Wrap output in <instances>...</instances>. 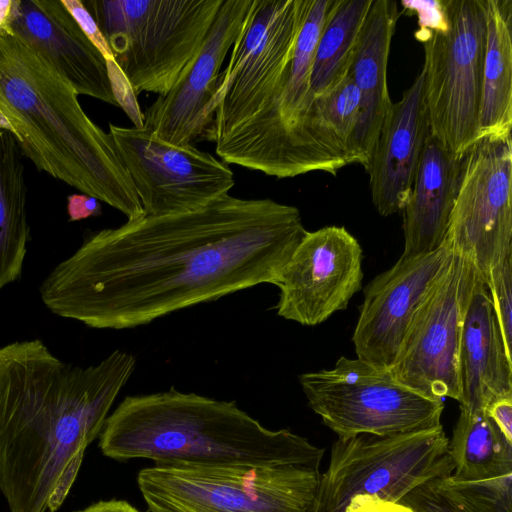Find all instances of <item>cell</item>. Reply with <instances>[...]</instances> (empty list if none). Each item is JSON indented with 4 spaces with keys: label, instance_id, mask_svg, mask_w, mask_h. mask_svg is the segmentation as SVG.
<instances>
[{
    "label": "cell",
    "instance_id": "obj_1",
    "mask_svg": "<svg viewBox=\"0 0 512 512\" xmlns=\"http://www.w3.org/2000/svg\"><path fill=\"white\" fill-rule=\"evenodd\" d=\"M306 233L295 206L226 194L88 235L46 276L40 297L53 314L91 328H135L274 284Z\"/></svg>",
    "mask_w": 512,
    "mask_h": 512
},
{
    "label": "cell",
    "instance_id": "obj_2",
    "mask_svg": "<svg viewBox=\"0 0 512 512\" xmlns=\"http://www.w3.org/2000/svg\"><path fill=\"white\" fill-rule=\"evenodd\" d=\"M136 367L114 350L73 366L39 339L0 347V491L9 512H55Z\"/></svg>",
    "mask_w": 512,
    "mask_h": 512
},
{
    "label": "cell",
    "instance_id": "obj_3",
    "mask_svg": "<svg viewBox=\"0 0 512 512\" xmlns=\"http://www.w3.org/2000/svg\"><path fill=\"white\" fill-rule=\"evenodd\" d=\"M0 129L36 168L123 213L144 210L110 133L84 112L78 94L8 23L0 28Z\"/></svg>",
    "mask_w": 512,
    "mask_h": 512
},
{
    "label": "cell",
    "instance_id": "obj_4",
    "mask_svg": "<svg viewBox=\"0 0 512 512\" xmlns=\"http://www.w3.org/2000/svg\"><path fill=\"white\" fill-rule=\"evenodd\" d=\"M116 461L161 467H254L321 463L324 449L288 429L264 427L234 401L167 391L127 396L99 435Z\"/></svg>",
    "mask_w": 512,
    "mask_h": 512
},
{
    "label": "cell",
    "instance_id": "obj_5",
    "mask_svg": "<svg viewBox=\"0 0 512 512\" xmlns=\"http://www.w3.org/2000/svg\"><path fill=\"white\" fill-rule=\"evenodd\" d=\"M223 0H90L136 96L167 94L200 52Z\"/></svg>",
    "mask_w": 512,
    "mask_h": 512
},
{
    "label": "cell",
    "instance_id": "obj_6",
    "mask_svg": "<svg viewBox=\"0 0 512 512\" xmlns=\"http://www.w3.org/2000/svg\"><path fill=\"white\" fill-rule=\"evenodd\" d=\"M320 463L139 471L149 512H314Z\"/></svg>",
    "mask_w": 512,
    "mask_h": 512
},
{
    "label": "cell",
    "instance_id": "obj_7",
    "mask_svg": "<svg viewBox=\"0 0 512 512\" xmlns=\"http://www.w3.org/2000/svg\"><path fill=\"white\" fill-rule=\"evenodd\" d=\"M449 27L417 30L424 47V102L429 133L457 157L479 138L485 0H445Z\"/></svg>",
    "mask_w": 512,
    "mask_h": 512
},
{
    "label": "cell",
    "instance_id": "obj_8",
    "mask_svg": "<svg viewBox=\"0 0 512 512\" xmlns=\"http://www.w3.org/2000/svg\"><path fill=\"white\" fill-rule=\"evenodd\" d=\"M448 445L442 425L338 438L320 476L314 512H342L358 495L400 502L418 486L453 474Z\"/></svg>",
    "mask_w": 512,
    "mask_h": 512
},
{
    "label": "cell",
    "instance_id": "obj_9",
    "mask_svg": "<svg viewBox=\"0 0 512 512\" xmlns=\"http://www.w3.org/2000/svg\"><path fill=\"white\" fill-rule=\"evenodd\" d=\"M309 407L338 438L394 435L441 424L442 400L399 383L387 369L341 356L334 367L299 376Z\"/></svg>",
    "mask_w": 512,
    "mask_h": 512
},
{
    "label": "cell",
    "instance_id": "obj_10",
    "mask_svg": "<svg viewBox=\"0 0 512 512\" xmlns=\"http://www.w3.org/2000/svg\"><path fill=\"white\" fill-rule=\"evenodd\" d=\"M477 274L473 261L453 249L448 268L414 314L388 369L399 383L430 399L460 401V340Z\"/></svg>",
    "mask_w": 512,
    "mask_h": 512
},
{
    "label": "cell",
    "instance_id": "obj_11",
    "mask_svg": "<svg viewBox=\"0 0 512 512\" xmlns=\"http://www.w3.org/2000/svg\"><path fill=\"white\" fill-rule=\"evenodd\" d=\"M511 134L477 139L462 158L445 239L483 278L512 252Z\"/></svg>",
    "mask_w": 512,
    "mask_h": 512
},
{
    "label": "cell",
    "instance_id": "obj_12",
    "mask_svg": "<svg viewBox=\"0 0 512 512\" xmlns=\"http://www.w3.org/2000/svg\"><path fill=\"white\" fill-rule=\"evenodd\" d=\"M109 133L146 215L198 210L235 185L226 163L192 144L173 145L145 128L112 123Z\"/></svg>",
    "mask_w": 512,
    "mask_h": 512
},
{
    "label": "cell",
    "instance_id": "obj_13",
    "mask_svg": "<svg viewBox=\"0 0 512 512\" xmlns=\"http://www.w3.org/2000/svg\"><path fill=\"white\" fill-rule=\"evenodd\" d=\"M362 248L345 228L307 231L273 285L277 315L304 326L325 322L347 308L361 289Z\"/></svg>",
    "mask_w": 512,
    "mask_h": 512
},
{
    "label": "cell",
    "instance_id": "obj_14",
    "mask_svg": "<svg viewBox=\"0 0 512 512\" xmlns=\"http://www.w3.org/2000/svg\"><path fill=\"white\" fill-rule=\"evenodd\" d=\"M452 254L445 239L429 253L401 255L366 285L352 335L357 358L378 369L394 364L414 314L448 268Z\"/></svg>",
    "mask_w": 512,
    "mask_h": 512
},
{
    "label": "cell",
    "instance_id": "obj_15",
    "mask_svg": "<svg viewBox=\"0 0 512 512\" xmlns=\"http://www.w3.org/2000/svg\"><path fill=\"white\" fill-rule=\"evenodd\" d=\"M253 0H223L193 64L170 91L143 112V128L177 146L202 140L213 122L210 102L220 68L248 15Z\"/></svg>",
    "mask_w": 512,
    "mask_h": 512
},
{
    "label": "cell",
    "instance_id": "obj_16",
    "mask_svg": "<svg viewBox=\"0 0 512 512\" xmlns=\"http://www.w3.org/2000/svg\"><path fill=\"white\" fill-rule=\"evenodd\" d=\"M8 26L41 53L78 95L116 105L106 60L57 0H12Z\"/></svg>",
    "mask_w": 512,
    "mask_h": 512
},
{
    "label": "cell",
    "instance_id": "obj_17",
    "mask_svg": "<svg viewBox=\"0 0 512 512\" xmlns=\"http://www.w3.org/2000/svg\"><path fill=\"white\" fill-rule=\"evenodd\" d=\"M421 71L402 98L392 103L365 166L372 202L382 216L402 210L411 193L429 134Z\"/></svg>",
    "mask_w": 512,
    "mask_h": 512
},
{
    "label": "cell",
    "instance_id": "obj_18",
    "mask_svg": "<svg viewBox=\"0 0 512 512\" xmlns=\"http://www.w3.org/2000/svg\"><path fill=\"white\" fill-rule=\"evenodd\" d=\"M459 379L461 406L485 410L495 400L512 396V354L505 347L479 272L463 321Z\"/></svg>",
    "mask_w": 512,
    "mask_h": 512
},
{
    "label": "cell",
    "instance_id": "obj_19",
    "mask_svg": "<svg viewBox=\"0 0 512 512\" xmlns=\"http://www.w3.org/2000/svg\"><path fill=\"white\" fill-rule=\"evenodd\" d=\"M398 18L396 1L373 0L348 71L361 98L355 148L359 164L364 167L392 105L387 86V65Z\"/></svg>",
    "mask_w": 512,
    "mask_h": 512
},
{
    "label": "cell",
    "instance_id": "obj_20",
    "mask_svg": "<svg viewBox=\"0 0 512 512\" xmlns=\"http://www.w3.org/2000/svg\"><path fill=\"white\" fill-rule=\"evenodd\" d=\"M462 158L428 134L411 193L402 209L403 256L429 253L445 241Z\"/></svg>",
    "mask_w": 512,
    "mask_h": 512
},
{
    "label": "cell",
    "instance_id": "obj_21",
    "mask_svg": "<svg viewBox=\"0 0 512 512\" xmlns=\"http://www.w3.org/2000/svg\"><path fill=\"white\" fill-rule=\"evenodd\" d=\"M485 9L479 138L511 134L512 128V1L485 0Z\"/></svg>",
    "mask_w": 512,
    "mask_h": 512
},
{
    "label": "cell",
    "instance_id": "obj_22",
    "mask_svg": "<svg viewBox=\"0 0 512 512\" xmlns=\"http://www.w3.org/2000/svg\"><path fill=\"white\" fill-rule=\"evenodd\" d=\"M22 154L13 135L0 130V291L22 273L30 240Z\"/></svg>",
    "mask_w": 512,
    "mask_h": 512
},
{
    "label": "cell",
    "instance_id": "obj_23",
    "mask_svg": "<svg viewBox=\"0 0 512 512\" xmlns=\"http://www.w3.org/2000/svg\"><path fill=\"white\" fill-rule=\"evenodd\" d=\"M460 406L449 440L453 476L481 480L512 473V443L508 442L484 409Z\"/></svg>",
    "mask_w": 512,
    "mask_h": 512
},
{
    "label": "cell",
    "instance_id": "obj_24",
    "mask_svg": "<svg viewBox=\"0 0 512 512\" xmlns=\"http://www.w3.org/2000/svg\"><path fill=\"white\" fill-rule=\"evenodd\" d=\"M373 0H337L317 43L310 77L314 100L348 75L352 56Z\"/></svg>",
    "mask_w": 512,
    "mask_h": 512
},
{
    "label": "cell",
    "instance_id": "obj_25",
    "mask_svg": "<svg viewBox=\"0 0 512 512\" xmlns=\"http://www.w3.org/2000/svg\"><path fill=\"white\" fill-rule=\"evenodd\" d=\"M436 484L465 512H512V473L481 480H462L451 474Z\"/></svg>",
    "mask_w": 512,
    "mask_h": 512
},
{
    "label": "cell",
    "instance_id": "obj_26",
    "mask_svg": "<svg viewBox=\"0 0 512 512\" xmlns=\"http://www.w3.org/2000/svg\"><path fill=\"white\" fill-rule=\"evenodd\" d=\"M315 106L323 122L354 163H359L355 148L361 108L360 93L347 75L334 88L319 96Z\"/></svg>",
    "mask_w": 512,
    "mask_h": 512
},
{
    "label": "cell",
    "instance_id": "obj_27",
    "mask_svg": "<svg viewBox=\"0 0 512 512\" xmlns=\"http://www.w3.org/2000/svg\"><path fill=\"white\" fill-rule=\"evenodd\" d=\"M507 351L512 354V252L483 278Z\"/></svg>",
    "mask_w": 512,
    "mask_h": 512
},
{
    "label": "cell",
    "instance_id": "obj_28",
    "mask_svg": "<svg viewBox=\"0 0 512 512\" xmlns=\"http://www.w3.org/2000/svg\"><path fill=\"white\" fill-rule=\"evenodd\" d=\"M108 77L110 81L111 90L117 106L121 107L135 128H143L144 117L143 112L140 110L136 94L123 73L118 66L115 59L106 61Z\"/></svg>",
    "mask_w": 512,
    "mask_h": 512
},
{
    "label": "cell",
    "instance_id": "obj_29",
    "mask_svg": "<svg viewBox=\"0 0 512 512\" xmlns=\"http://www.w3.org/2000/svg\"><path fill=\"white\" fill-rule=\"evenodd\" d=\"M400 503L409 506L414 512H465L438 488L436 480L418 486Z\"/></svg>",
    "mask_w": 512,
    "mask_h": 512
},
{
    "label": "cell",
    "instance_id": "obj_30",
    "mask_svg": "<svg viewBox=\"0 0 512 512\" xmlns=\"http://www.w3.org/2000/svg\"><path fill=\"white\" fill-rule=\"evenodd\" d=\"M401 5L417 16L419 30L445 31L449 27L445 0H404Z\"/></svg>",
    "mask_w": 512,
    "mask_h": 512
},
{
    "label": "cell",
    "instance_id": "obj_31",
    "mask_svg": "<svg viewBox=\"0 0 512 512\" xmlns=\"http://www.w3.org/2000/svg\"><path fill=\"white\" fill-rule=\"evenodd\" d=\"M62 3L79 24L87 38L102 54L104 59L106 61L115 59L107 39L83 1L62 0Z\"/></svg>",
    "mask_w": 512,
    "mask_h": 512
},
{
    "label": "cell",
    "instance_id": "obj_32",
    "mask_svg": "<svg viewBox=\"0 0 512 512\" xmlns=\"http://www.w3.org/2000/svg\"><path fill=\"white\" fill-rule=\"evenodd\" d=\"M342 512H414L409 506L375 496H354Z\"/></svg>",
    "mask_w": 512,
    "mask_h": 512
},
{
    "label": "cell",
    "instance_id": "obj_33",
    "mask_svg": "<svg viewBox=\"0 0 512 512\" xmlns=\"http://www.w3.org/2000/svg\"><path fill=\"white\" fill-rule=\"evenodd\" d=\"M485 412L507 441L512 443V396L495 400Z\"/></svg>",
    "mask_w": 512,
    "mask_h": 512
},
{
    "label": "cell",
    "instance_id": "obj_34",
    "mask_svg": "<svg viewBox=\"0 0 512 512\" xmlns=\"http://www.w3.org/2000/svg\"><path fill=\"white\" fill-rule=\"evenodd\" d=\"M67 210L70 221H80L102 213L100 201L86 194L69 195Z\"/></svg>",
    "mask_w": 512,
    "mask_h": 512
},
{
    "label": "cell",
    "instance_id": "obj_35",
    "mask_svg": "<svg viewBox=\"0 0 512 512\" xmlns=\"http://www.w3.org/2000/svg\"><path fill=\"white\" fill-rule=\"evenodd\" d=\"M76 512H140L125 500L110 499L95 502Z\"/></svg>",
    "mask_w": 512,
    "mask_h": 512
},
{
    "label": "cell",
    "instance_id": "obj_36",
    "mask_svg": "<svg viewBox=\"0 0 512 512\" xmlns=\"http://www.w3.org/2000/svg\"><path fill=\"white\" fill-rule=\"evenodd\" d=\"M12 0L0 1V28L8 23Z\"/></svg>",
    "mask_w": 512,
    "mask_h": 512
},
{
    "label": "cell",
    "instance_id": "obj_37",
    "mask_svg": "<svg viewBox=\"0 0 512 512\" xmlns=\"http://www.w3.org/2000/svg\"><path fill=\"white\" fill-rule=\"evenodd\" d=\"M1 130V129H0Z\"/></svg>",
    "mask_w": 512,
    "mask_h": 512
}]
</instances>
